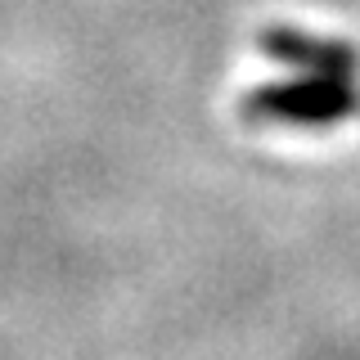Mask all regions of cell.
Segmentation results:
<instances>
[{
    "mask_svg": "<svg viewBox=\"0 0 360 360\" xmlns=\"http://www.w3.org/2000/svg\"><path fill=\"white\" fill-rule=\"evenodd\" d=\"M270 82L248 95V117L279 131H333L360 112V54L342 37L266 32Z\"/></svg>",
    "mask_w": 360,
    "mask_h": 360,
    "instance_id": "obj_1",
    "label": "cell"
}]
</instances>
